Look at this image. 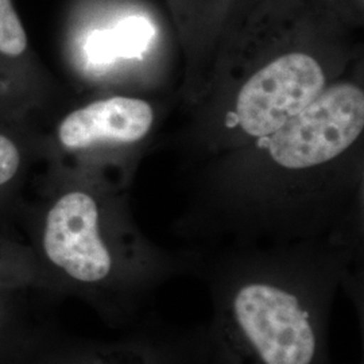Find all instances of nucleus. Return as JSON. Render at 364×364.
Returning <instances> with one entry per match:
<instances>
[{"instance_id": "obj_3", "label": "nucleus", "mask_w": 364, "mask_h": 364, "mask_svg": "<svg viewBox=\"0 0 364 364\" xmlns=\"http://www.w3.org/2000/svg\"><path fill=\"white\" fill-rule=\"evenodd\" d=\"M200 353L198 326L176 328L150 313L115 341L49 338L31 364H200Z\"/></svg>"}, {"instance_id": "obj_9", "label": "nucleus", "mask_w": 364, "mask_h": 364, "mask_svg": "<svg viewBox=\"0 0 364 364\" xmlns=\"http://www.w3.org/2000/svg\"><path fill=\"white\" fill-rule=\"evenodd\" d=\"M21 165L18 147L7 136L0 135V186L11 181Z\"/></svg>"}, {"instance_id": "obj_2", "label": "nucleus", "mask_w": 364, "mask_h": 364, "mask_svg": "<svg viewBox=\"0 0 364 364\" xmlns=\"http://www.w3.org/2000/svg\"><path fill=\"white\" fill-rule=\"evenodd\" d=\"M363 127V91L353 84H336L272 134L269 151L282 168H312L344 153Z\"/></svg>"}, {"instance_id": "obj_7", "label": "nucleus", "mask_w": 364, "mask_h": 364, "mask_svg": "<svg viewBox=\"0 0 364 364\" xmlns=\"http://www.w3.org/2000/svg\"><path fill=\"white\" fill-rule=\"evenodd\" d=\"M154 36V28L144 19L134 16L114 31L95 33L88 43V54L95 63H109L117 55L138 57Z\"/></svg>"}, {"instance_id": "obj_1", "label": "nucleus", "mask_w": 364, "mask_h": 364, "mask_svg": "<svg viewBox=\"0 0 364 364\" xmlns=\"http://www.w3.org/2000/svg\"><path fill=\"white\" fill-rule=\"evenodd\" d=\"M205 278L212 317L198 326L200 364H332L333 302L358 284L343 260L237 262Z\"/></svg>"}, {"instance_id": "obj_4", "label": "nucleus", "mask_w": 364, "mask_h": 364, "mask_svg": "<svg viewBox=\"0 0 364 364\" xmlns=\"http://www.w3.org/2000/svg\"><path fill=\"white\" fill-rule=\"evenodd\" d=\"M326 87L320 64L305 53H289L259 69L242 87L236 100L240 127L267 136L297 115Z\"/></svg>"}, {"instance_id": "obj_5", "label": "nucleus", "mask_w": 364, "mask_h": 364, "mask_svg": "<svg viewBox=\"0 0 364 364\" xmlns=\"http://www.w3.org/2000/svg\"><path fill=\"white\" fill-rule=\"evenodd\" d=\"M153 120L154 112L149 103L117 96L69 114L58 129V138L70 150L100 142L132 144L146 136Z\"/></svg>"}, {"instance_id": "obj_8", "label": "nucleus", "mask_w": 364, "mask_h": 364, "mask_svg": "<svg viewBox=\"0 0 364 364\" xmlns=\"http://www.w3.org/2000/svg\"><path fill=\"white\" fill-rule=\"evenodd\" d=\"M27 36L11 0H0V53L18 57L26 52Z\"/></svg>"}, {"instance_id": "obj_6", "label": "nucleus", "mask_w": 364, "mask_h": 364, "mask_svg": "<svg viewBox=\"0 0 364 364\" xmlns=\"http://www.w3.org/2000/svg\"><path fill=\"white\" fill-rule=\"evenodd\" d=\"M23 289L0 287V364H22L43 347L48 338L36 331L22 306Z\"/></svg>"}]
</instances>
